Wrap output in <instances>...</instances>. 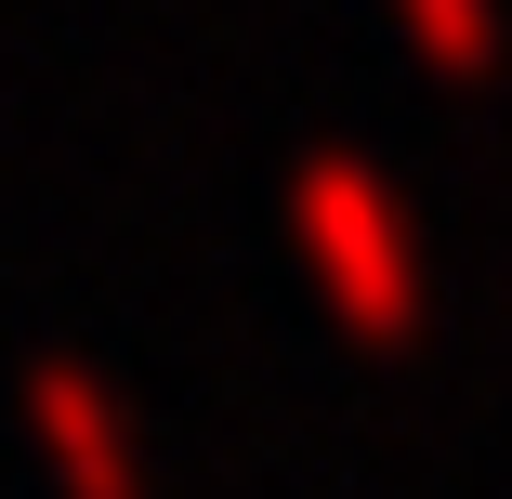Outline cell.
Wrapping results in <instances>:
<instances>
[{"mask_svg":"<svg viewBox=\"0 0 512 499\" xmlns=\"http://www.w3.org/2000/svg\"><path fill=\"white\" fill-rule=\"evenodd\" d=\"M289 237H302V263L329 276V303H342L355 329H407V316H421V289H434L421 211H407L394 171L355 158V145H316V158L289 171Z\"/></svg>","mask_w":512,"mask_h":499,"instance_id":"cell-1","label":"cell"},{"mask_svg":"<svg viewBox=\"0 0 512 499\" xmlns=\"http://www.w3.org/2000/svg\"><path fill=\"white\" fill-rule=\"evenodd\" d=\"M27 421L53 434V460H66L79 499H145V447H132L119 394L92 381L79 355H27Z\"/></svg>","mask_w":512,"mask_h":499,"instance_id":"cell-2","label":"cell"},{"mask_svg":"<svg viewBox=\"0 0 512 499\" xmlns=\"http://www.w3.org/2000/svg\"><path fill=\"white\" fill-rule=\"evenodd\" d=\"M407 14H421V40H434V53H460V66H486V53H499V0H407Z\"/></svg>","mask_w":512,"mask_h":499,"instance_id":"cell-3","label":"cell"}]
</instances>
